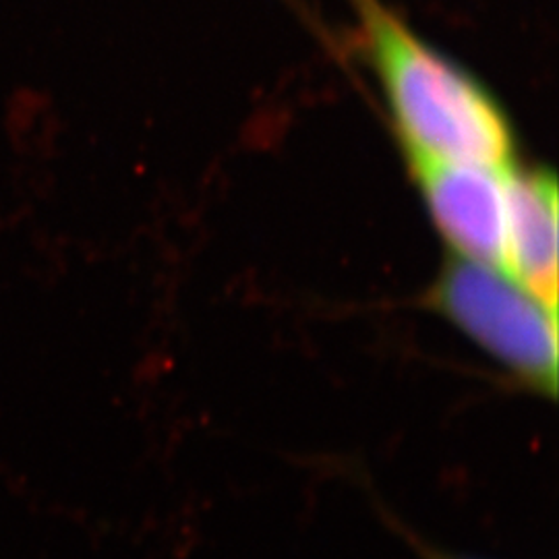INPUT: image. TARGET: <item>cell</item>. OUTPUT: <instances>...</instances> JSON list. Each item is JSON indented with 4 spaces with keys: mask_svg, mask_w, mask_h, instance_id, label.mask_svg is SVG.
<instances>
[{
    "mask_svg": "<svg viewBox=\"0 0 559 559\" xmlns=\"http://www.w3.org/2000/svg\"><path fill=\"white\" fill-rule=\"evenodd\" d=\"M431 559H448V558H441V556H431Z\"/></svg>",
    "mask_w": 559,
    "mask_h": 559,
    "instance_id": "obj_5",
    "label": "cell"
},
{
    "mask_svg": "<svg viewBox=\"0 0 559 559\" xmlns=\"http://www.w3.org/2000/svg\"><path fill=\"white\" fill-rule=\"evenodd\" d=\"M431 221L466 260L508 272L512 166L440 160L404 152Z\"/></svg>",
    "mask_w": 559,
    "mask_h": 559,
    "instance_id": "obj_3",
    "label": "cell"
},
{
    "mask_svg": "<svg viewBox=\"0 0 559 559\" xmlns=\"http://www.w3.org/2000/svg\"><path fill=\"white\" fill-rule=\"evenodd\" d=\"M508 274L558 309V182L551 173H510Z\"/></svg>",
    "mask_w": 559,
    "mask_h": 559,
    "instance_id": "obj_4",
    "label": "cell"
},
{
    "mask_svg": "<svg viewBox=\"0 0 559 559\" xmlns=\"http://www.w3.org/2000/svg\"><path fill=\"white\" fill-rule=\"evenodd\" d=\"M429 302L483 353L526 385L558 390V309L545 305L496 265L454 255Z\"/></svg>",
    "mask_w": 559,
    "mask_h": 559,
    "instance_id": "obj_2",
    "label": "cell"
},
{
    "mask_svg": "<svg viewBox=\"0 0 559 559\" xmlns=\"http://www.w3.org/2000/svg\"><path fill=\"white\" fill-rule=\"evenodd\" d=\"M360 52L380 81L404 152L512 166L516 143L498 100L419 36L385 0H348Z\"/></svg>",
    "mask_w": 559,
    "mask_h": 559,
    "instance_id": "obj_1",
    "label": "cell"
}]
</instances>
